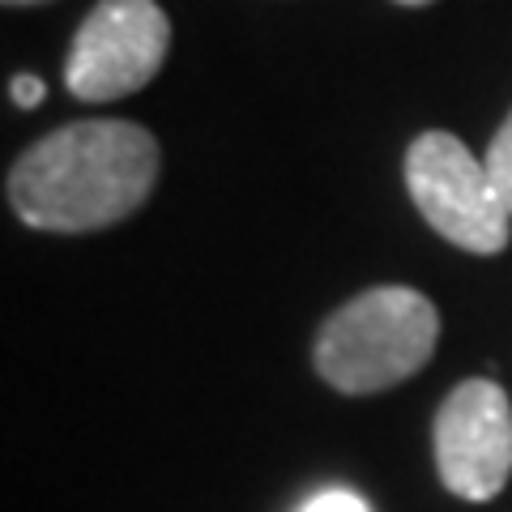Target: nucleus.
I'll use <instances>...</instances> for the list:
<instances>
[{"mask_svg": "<svg viewBox=\"0 0 512 512\" xmlns=\"http://www.w3.org/2000/svg\"><path fill=\"white\" fill-rule=\"evenodd\" d=\"M158 184V141L133 120H77L9 167V205L26 227L82 235L137 214Z\"/></svg>", "mask_w": 512, "mask_h": 512, "instance_id": "f257e3e1", "label": "nucleus"}, {"mask_svg": "<svg viewBox=\"0 0 512 512\" xmlns=\"http://www.w3.org/2000/svg\"><path fill=\"white\" fill-rule=\"evenodd\" d=\"M436 303L414 286H372L342 303L316 333V372L338 393H380L423 372L436 355Z\"/></svg>", "mask_w": 512, "mask_h": 512, "instance_id": "f03ea898", "label": "nucleus"}, {"mask_svg": "<svg viewBox=\"0 0 512 512\" xmlns=\"http://www.w3.org/2000/svg\"><path fill=\"white\" fill-rule=\"evenodd\" d=\"M406 188L427 227L461 252L495 256L508 248L512 214L491 184L487 163H478L461 137L440 128L414 137L406 150Z\"/></svg>", "mask_w": 512, "mask_h": 512, "instance_id": "7ed1b4c3", "label": "nucleus"}, {"mask_svg": "<svg viewBox=\"0 0 512 512\" xmlns=\"http://www.w3.org/2000/svg\"><path fill=\"white\" fill-rule=\"evenodd\" d=\"M171 47V22L154 0H99L77 26L64 86L73 99L111 103L154 82Z\"/></svg>", "mask_w": 512, "mask_h": 512, "instance_id": "20e7f679", "label": "nucleus"}, {"mask_svg": "<svg viewBox=\"0 0 512 512\" xmlns=\"http://www.w3.org/2000/svg\"><path fill=\"white\" fill-rule=\"evenodd\" d=\"M440 483L470 504H487L512 474V402L487 376L461 380L431 427Z\"/></svg>", "mask_w": 512, "mask_h": 512, "instance_id": "39448f33", "label": "nucleus"}, {"mask_svg": "<svg viewBox=\"0 0 512 512\" xmlns=\"http://www.w3.org/2000/svg\"><path fill=\"white\" fill-rule=\"evenodd\" d=\"M483 163L491 171V184H495V192H500L504 210L512 214V111H508V120L500 124V133L491 137V150H487Z\"/></svg>", "mask_w": 512, "mask_h": 512, "instance_id": "423d86ee", "label": "nucleus"}, {"mask_svg": "<svg viewBox=\"0 0 512 512\" xmlns=\"http://www.w3.org/2000/svg\"><path fill=\"white\" fill-rule=\"evenodd\" d=\"M303 512H367V504L355 491H320L303 504Z\"/></svg>", "mask_w": 512, "mask_h": 512, "instance_id": "0eeeda50", "label": "nucleus"}, {"mask_svg": "<svg viewBox=\"0 0 512 512\" xmlns=\"http://www.w3.org/2000/svg\"><path fill=\"white\" fill-rule=\"evenodd\" d=\"M9 94H13V103H18V107H39L43 103V82H39V77L35 73H22V77H13V86H9Z\"/></svg>", "mask_w": 512, "mask_h": 512, "instance_id": "6e6552de", "label": "nucleus"}, {"mask_svg": "<svg viewBox=\"0 0 512 512\" xmlns=\"http://www.w3.org/2000/svg\"><path fill=\"white\" fill-rule=\"evenodd\" d=\"M5 5H47V0H5Z\"/></svg>", "mask_w": 512, "mask_h": 512, "instance_id": "1a4fd4ad", "label": "nucleus"}, {"mask_svg": "<svg viewBox=\"0 0 512 512\" xmlns=\"http://www.w3.org/2000/svg\"><path fill=\"white\" fill-rule=\"evenodd\" d=\"M397 5H431V0H397Z\"/></svg>", "mask_w": 512, "mask_h": 512, "instance_id": "9d476101", "label": "nucleus"}]
</instances>
